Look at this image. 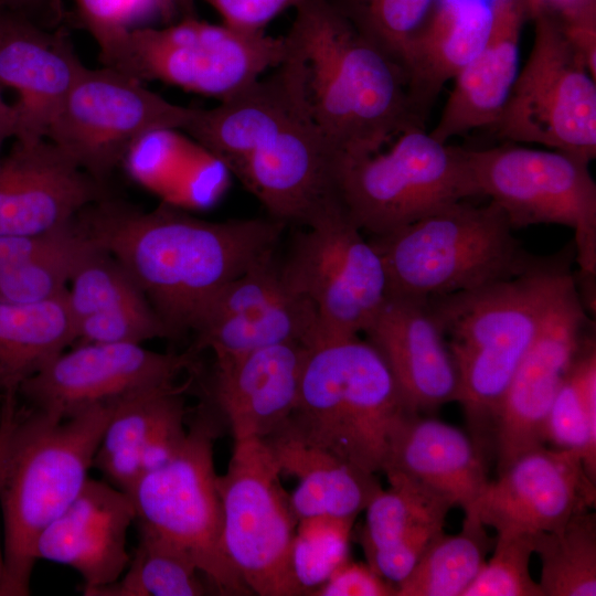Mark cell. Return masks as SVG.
Instances as JSON below:
<instances>
[{
  "instance_id": "cell-1",
  "label": "cell",
  "mask_w": 596,
  "mask_h": 596,
  "mask_svg": "<svg viewBox=\"0 0 596 596\" xmlns=\"http://www.w3.org/2000/svg\"><path fill=\"white\" fill-rule=\"evenodd\" d=\"M74 223L125 267L173 338L193 332L231 280L276 251L286 225L272 217L212 222L167 202L143 211L108 196Z\"/></svg>"
},
{
  "instance_id": "cell-2",
  "label": "cell",
  "mask_w": 596,
  "mask_h": 596,
  "mask_svg": "<svg viewBox=\"0 0 596 596\" xmlns=\"http://www.w3.org/2000/svg\"><path fill=\"white\" fill-rule=\"evenodd\" d=\"M183 131L284 224L304 226L340 200L341 157L313 121L283 62L217 106L193 108Z\"/></svg>"
},
{
  "instance_id": "cell-3",
  "label": "cell",
  "mask_w": 596,
  "mask_h": 596,
  "mask_svg": "<svg viewBox=\"0 0 596 596\" xmlns=\"http://www.w3.org/2000/svg\"><path fill=\"white\" fill-rule=\"evenodd\" d=\"M294 10L284 62L341 160L379 152L406 129L419 127L402 70L332 0H304Z\"/></svg>"
},
{
  "instance_id": "cell-4",
  "label": "cell",
  "mask_w": 596,
  "mask_h": 596,
  "mask_svg": "<svg viewBox=\"0 0 596 596\" xmlns=\"http://www.w3.org/2000/svg\"><path fill=\"white\" fill-rule=\"evenodd\" d=\"M573 258L574 245L557 256L535 258L513 277L427 299L458 370V402L475 429L494 425L520 362L575 283Z\"/></svg>"
},
{
  "instance_id": "cell-5",
  "label": "cell",
  "mask_w": 596,
  "mask_h": 596,
  "mask_svg": "<svg viewBox=\"0 0 596 596\" xmlns=\"http://www.w3.org/2000/svg\"><path fill=\"white\" fill-rule=\"evenodd\" d=\"M115 400L63 418L18 404L0 473V596H26L42 531L77 497L93 468Z\"/></svg>"
},
{
  "instance_id": "cell-6",
  "label": "cell",
  "mask_w": 596,
  "mask_h": 596,
  "mask_svg": "<svg viewBox=\"0 0 596 596\" xmlns=\"http://www.w3.org/2000/svg\"><path fill=\"white\" fill-rule=\"evenodd\" d=\"M408 413L371 343L359 336L328 338L309 345L298 400L283 429L376 473L393 429Z\"/></svg>"
},
{
  "instance_id": "cell-7",
  "label": "cell",
  "mask_w": 596,
  "mask_h": 596,
  "mask_svg": "<svg viewBox=\"0 0 596 596\" xmlns=\"http://www.w3.org/2000/svg\"><path fill=\"white\" fill-rule=\"evenodd\" d=\"M493 201L453 203L370 241L380 253L389 295L428 299L513 277L535 257L512 234Z\"/></svg>"
},
{
  "instance_id": "cell-8",
  "label": "cell",
  "mask_w": 596,
  "mask_h": 596,
  "mask_svg": "<svg viewBox=\"0 0 596 596\" xmlns=\"http://www.w3.org/2000/svg\"><path fill=\"white\" fill-rule=\"evenodd\" d=\"M219 419L203 401L179 450L163 465L142 473L127 494L138 526L187 553L214 592L249 595L222 544L223 511L214 466Z\"/></svg>"
},
{
  "instance_id": "cell-9",
  "label": "cell",
  "mask_w": 596,
  "mask_h": 596,
  "mask_svg": "<svg viewBox=\"0 0 596 596\" xmlns=\"http://www.w3.org/2000/svg\"><path fill=\"white\" fill-rule=\"evenodd\" d=\"M338 192L350 219L370 236L480 195L468 149L441 142L422 127L406 129L384 151L341 160Z\"/></svg>"
},
{
  "instance_id": "cell-10",
  "label": "cell",
  "mask_w": 596,
  "mask_h": 596,
  "mask_svg": "<svg viewBox=\"0 0 596 596\" xmlns=\"http://www.w3.org/2000/svg\"><path fill=\"white\" fill-rule=\"evenodd\" d=\"M286 53L284 35L189 14L163 28H134L100 58L140 82L159 81L222 102L277 67Z\"/></svg>"
},
{
  "instance_id": "cell-11",
  "label": "cell",
  "mask_w": 596,
  "mask_h": 596,
  "mask_svg": "<svg viewBox=\"0 0 596 596\" xmlns=\"http://www.w3.org/2000/svg\"><path fill=\"white\" fill-rule=\"evenodd\" d=\"M280 475L267 443L244 438L235 440L227 470L217 476L224 553L259 596L302 595L291 567L299 520Z\"/></svg>"
},
{
  "instance_id": "cell-12",
  "label": "cell",
  "mask_w": 596,
  "mask_h": 596,
  "mask_svg": "<svg viewBox=\"0 0 596 596\" xmlns=\"http://www.w3.org/2000/svg\"><path fill=\"white\" fill-rule=\"evenodd\" d=\"M304 226L280 264L290 287L315 310L318 340L363 333L389 295L380 253L341 201Z\"/></svg>"
},
{
  "instance_id": "cell-13",
  "label": "cell",
  "mask_w": 596,
  "mask_h": 596,
  "mask_svg": "<svg viewBox=\"0 0 596 596\" xmlns=\"http://www.w3.org/2000/svg\"><path fill=\"white\" fill-rule=\"evenodd\" d=\"M530 54L490 127L505 142L534 143L592 162L596 157V78L547 17H536Z\"/></svg>"
},
{
  "instance_id": "cell-14",
  "label": "cell",
  "mask_w": 596,
  "mask_h": 596,
  "mask_svg": "<svg viewBox=\"0 0 596 596\" xmlns=\"http://www.w3.org/2000/svg\"><path fill=\"white\" fill-rule=\"evenodd\" d=\"M480 195L493 201L513 230L558 224L574 231L582 276L596 274V183L589 163L554 149L505 142L468 149Z\"/></svg>"
},
{
  "instance_id": "cell-15",
  "label": "cell",
  "mask_w": 596,
  "mask_h": 596,
  "mask_svg": "<svg viewBox=\"0 0 596 596\" xmlns=\"http://www.w3.org/2000/svg\"><path fill=\"white\" fill-rule=\"evenodd\" d=\"M192 113V107L167 100L118 70L85 66L56 109L45 139L104 182L139 138L156 129L183 130Z\"/></svg>"
},
{
  "instance_id": "cell-16",
  "label": "cell",
  "mask_w": 596,
  "mask_h": 596,
  "mask_svg": "<svg viewBox=\"0 0 596 596\" xmlns=\"http://www.w3.org/2000/svg\"><path fill=\"white\" fill-rule=\"evenodd\" d=\"M198 354L162 353L138 343H76L18 390L28 405L63 418L140 390L175 384L199 370Z\"/></svg>"
},
{
  "instance_id": "cell-17",
  "label": "cell",
  "mask_w": 596,
  "mask_h": 596,
  "mask_svg": "<svg viewBox=\"0 0 596 596\" xmlns=\"http://www.w3.org/2000/svg\"><path fill=\"white\" fill-rule=\"evenodd\" d=\"M191 349L231 359L266 347L319 338L311 305L285 279L275 251L231 280L212 300Z\"/></svg>"
},
{
  "instance_id": "cell-18",
  "label": "cell",
  "mask_w": 596,
  "mask_h": 596,
  "mask_svg": "<svg viewBox=\"0 0 596 596\" xmlns=\"http://www.w3.org/2000/svg\"><path fill=\"white\" fill-rule=\"evenodd\" d=\"M589 336L592 321L575 280L553 307L501 401L493 425L498 470L543 445L551 404Z\"/></svg>"
},
{
  "instance_id": "cell-19",
  "label": "cell",
  "mask_w": 596,
  "mask_h": 596,
  "mask_svg": "<svg viewBox=\"0 0 596 596\" xmlns=\"http://www.w3.org/2000/svg\"><path fill=\"white\" fill-rule=\"evenodd\" d=\"M595 485L577 453L542 445L499 470L467 513L497 534L552 532L594 505Z\"/></svg>"
},
{
  "instance_id": "cell-20",
  "label": "cell",
  "mask_w": 596,
  "mask_h": 596,
  "mask_svg": "<svg viewBox=\"0 0 596 596\" xmlns=\"http://www.w3.org/2000/svg\"><path fill=\"white\" fill-rule=\"evenodd\" d=\"M106 196L103 182L50 140L15 139L0 159V235L55 233Z\"/></svg>"
},
{
  "instance_id": "cell-21",
  "label": "cell",
  "mask_w": 596,
  "mask_h": 596,
  "mask_svg": "<svg viewBox=\"0 0 596 596\" xmlns=\"http://www.w3.org/2000/svg\"><path fill=\"white\" fill-rule=\"evenodd\" d=\"M309 345L280 343L214 360L205 402L230 426L234 440L265 439L288 423L296 406Z\"/></svg>"
},
{
  "instance_id": "cell-22",
  "label": "cell",
  "mask_w": 596,
  "mask_h": 596,
  "mask_svg": "<svg viewBox=\"0 0 596 596\" xmlns=\"http://www.w3.org/2000/svg\"><path fill=\"white\" fill-rule=\"evenodd\" d=\"M412 413L459 398V374L427 299L387 295L364 329Z\"/></svg>"
},
{
  "instance_id": "cell-23",
  "label": "cell",
  "mask_w": 596,
  "mask_h": 596,
  "mask_svg": "<svg viewBox=\"0 0 596 596\" xmlns=\"http://www.w3.org/2000/svg\"><path fill=\"white\" fill-rule=\"evenodd\" d=\"M136 521L130 497L106 480L88 478L73 502L40 534L36 560L68 566L94 596L127 568V535Z\"/></svg>"
},
{
  "instance_id": "cell-24",
  "label": "cell",
  "mask_w": 596,
  "mask_h": 596,
  "mask_svg": "<svg viewBox=\"0 0 596 596\" xmlns=\"http://www.w3.org/2000/svg\"><path fill=\"white\" fill-rule=\"evenodd\" d=\"M85 66L66 35L0 11V87L18 94L15 139H44L62 99Z\"/></svg>"
},
{
  "instance_id": "cell-25",
  "label": "cell",
  "mask_w": 596,
  "mask_h": 596,
  "mask_svg": "<svg viewBox=\"0 0 596 596\" xmlns=\"http://www.w3.org/2000/svg\"><path fill=\"white\" fill-rule=\"evenodd\" d=\"M192 379L115 398L93 467L116 488L130 490L138 478L181 447L188 425L184 394Z\"/></svg>"
},
{
  "instance_id": "cell-26",
  "label": "cell",
  "mask_w": 596,
  "mask_h": 596,
  "mask_svg": "<svg viewBox=\"0 0 596 596\" xmlns=\"http://www.w3.org/2000/svg\"><path fill=\"white\" fill-rule=\"evenodd\" d=\"M469 512L487 482L477 441L445 422L406 414L392 432L382 470Z\"/></svg>"
},
{
  "instance_id": "cell-27",
  "label": "cell",
  "mask_w": 596,
  "mask_h": 596,
  "mask_svg": "<svg viewBox=\"0 0 596 596\" xmlns=\"http://www.w3.org/2000/svg\"><path fill=\"white\" fill-rule=\"evenodd\" d=\"M492 23L479 52L455 76L453 89L430 135L441 142L498 119L520 71L526 19L521 0H491Z\"/></svg>"
},
{
  "instance_id": "cell-28",
  "label": "cell",
  "mask_w": 596,
  "mask_h": 596,
  "mask_svg": "<svg viewBox=\"0 0 596 596\" xmlns=\"http://www.w3.org/2000/svg\"><path fill=\"white\" fill-rule=\"evenodd\" d=\"M491 23V1H438L412 39L402 65L417 126L425 128L440 91L483 46Z\"/></svg>"
},
{
  "instance_id": "cell-29",
  "label": "cell",
  "mask_w": 596,
  "mask_h": 596,
  "mask_svg": "<svg viewBox=\"0 0 596 596\" xmlns=\"http://www.w3.org/2000/svg\"><path fill=\"white\" fill-rule=\"evenodd\" d=\"M281 475L298 479L290 494L299 519L313 515L356 518L382 488L368 472L285 429L264 439Z\"/></svg>"
},
{
  "instance_id": "cell-30",
  "label": "cell",
  "mask_w": 596,
  "mask_h": 596,
  "mask_svg": "<svg viewBox=\"0 0 596 596\" xmlns=\"http://www.w3.org/2000/svg\"><path fill=\"white\" fill-rule=\"evenodd\" d=\"M75 342L65 292L36 304L0 301V398Z\"/></svg>"
},
{
  "instance_id": "cell-31",
  "label": "cell",
  "mask_w": 596,
  "mask_h": 596,
  "mask_svg": "<svg viewBox=\"0 0 596 596\" xmlns=\"http://www.w3.org/2000/svg\"><path fill=\"white\" fill-rule=\"evenodd\" d=\"M490 547L486 526L465 514L456 534L439 532L427 545L409 575L396 587V596H462L473 582Z\"/></svg>"
},
{
  "instance_id": "cell-32",
  "label": "cell",
  "mask_w": 596,
  "mask_h": 596,
  "mask_svg": "<svg viewBox=\"0 0 596 596\" xmlns=\"http://www.w3.org/2000/svg\"><path fill=\"white\" fill-rule=\"evenodd\" d=\"M545 440L577 453L596 482V348L594 334L581 348L549 409Z\"/></svg>"
},
{
  "instance_id": "cell-33",
  "label": "cell",
  "mask_w": 596,
  "mask_h": 596,
  "mask_svg": "<svg viewBox=\"0 0 596 596\" xmlns=\"http://www.w3.org/2000/svg\"><path fill=\"white\" fill-rule=\"evenodd\" d=\"M138 530L127 568L94 596H202L212 589L187 553L149 530Z\"/></svg>"
},
{
  "instance_id": "cell-34",
  "label": "cell",
  "mask_w": 596,
  "mask_h": 596,
  "mask_svg": "<svg viewBox=\"0 0 596 596\" xmlns=\"http://www.w3.org/2000/svg\"><path fill=\"white\" fill-rule=\"evenodd\" d=\"M544 596L596 595V514H574L560 530L532 534Z\"/></svg>"
},
{
  "instance_id": "cell-35",
  "label": "cell",
  "mask_w": 596,
  "mask_h": 596,
  "mask_svg": "<svg viewBox=\"0 0 596 596\" xmlns=\"http://www.w3.org/2000/svg\"><path fill=\"white\" fill-rule=\"evenodd\" d=\"M365 507V520L359 540L365 557L391 547L418 530L445 523L453 508L443 498L407 481L387 480Z\"/></svg>"
},
{
  "instance_id": "cell-36",
  "label": "cell",
  "mask_w": 596,
  "mask_h": 596,
  "mask_svg": "<svg viewBox=\"0 0 596 596\" xmlns=\"http://www.w3.org/2000/svg\"><path fill=\"white\" fill-rule=\"evenodd\" d=\"M65 302L73 328L87 317L151 306L125 267L94 243L72 273Z\"/></svg>"
},
{
  "instance_id": "cell-37",
  "label": "cell",
  "mask_w": 596,
  "mask_h": 596,
  "mask_svg": "<svg viewBox=\"0 0 596 596\" xmlns=\"http://www.w3.org/2000/svg\"><path fill=\"white\" fill-rule=\"evenodd\" d=\"M332 1L366 40L402 70L412 39L427 21L439 0Z\"/></svg>"
},
{
  "instance_id": "cell-38",
  "label": "cell",
  "mask_w": 596,
  "mask_h": 596,
  "mask_svg": "<svg viewBox=\"0 0 596 596\" xmlns=\"http://www.w3.org/2000/svg\"><path fill=\"white\" fill-rule=\"evenodd\" d=\"M355 519L333 515L299 519L291 546V567L302 595H311L350 558Z\"/></svg>"
},
{
  "instance_id": "cell-39",
  "label": "cell",
  "mask_w": 596,
  "mask_h": 596,
  "mask_svg": "<svg viewBox=\"0 0 596 596\" xmlns=\"http://www.w3.org/2000/svg\"><path fill=\"white\" fill-rule=\"evenodd\" d=\"M531 534H497L494 551L462 596H544L530 572Z\"/></svg>"
},
{
  "instance_id": "cell-40",
  "label": "cell",
  "mask_w": 596,
  "mask_h": 596,
  "mask_svg": "<svg viewBox=\"0 0 596 596\" xmlns=\"http://www.w3.org/2000/svg\"><path fill=\"white\" fill-rule=\"evenodd\" d=\"M200 148L177 129H156L135 142L124 163L136 179L163 195Z\"/></svg>"
},
{
  "instance_id": "cell-41",
  "label": "cell",
  "mask_w": 596,
  "mask_h": 596,
  "mask_svg": "<svg viewBox=\"0 0 596 596\" xmlns=\"http://www.w3.org/2000/svg\"><path fill=\"white\" fill-rule=\"evenodd\" d=\"M78 17L95 39L100 56L151 14L173 15L167 0H75Z\"/></svg>"
},
{
  "instance_id": "cell-42",
  "label": "cell",
  "mask_w": 596,
  "mask_h": 596,
  "mask_svg": "<svg viewBox=\"0 0 596 596\" xmlns=\"http://www.w3.org/2000/svg\"><path fill=\"white\" fill-rule=\"evenodd\" d=\"M230 171L202 146L182 173L166 191L163 202L178 207H205L225 191Z\"/></svg>"
},
{
  "instance_id": "cell-43",
  "label": "cell",
  "mask_w": 596,
  "mask_h": 596,
  "mask_svg": "<svg viewBox=\"0 0 596 596\" xmlns=\"http://www.w3.org/2000/svg\"><path fill=\"white\" fill-rule=\"evenodd\" d=\"M311 595L396 596V586L380 576L368 563L349 558Z\"/></svg>"
},
{
  "instance_id": "cell-44",
  "label": "cell",
  "mask_w": 596,
  "mask_h": 596,
  "mask_svg": "<svg viewBox=\"0 0 596 596\" xmlns=\"http://www.w3.org/2000/svg\"><path fill=\"white\" fill-rule=\"evenodd\" d=\"M77 234L74 221L65 228L40 236L0 235V277H3L23 264L53 252Z\"/></svg>"
},
{
  "instance_id": "cell-45",
  "label": "cell",
  "mask_w": 596,
  "mask_h": 596,
  "mask_svg": "<svg viewBox=\"0 0 596 596\" xmlns=\"http://www.w3.org/2000/svg\"><path fill=\"white\" fill-rule=\"evenodd\" d=\"M223 23L247 31L265 30L277 15L295 9L304 0H204Z\"/></svg>"
},
{
  "instance_id": "cell-46",
  "label": "cell",
  "mask_w": 596,
  "mask_h": 596,
  "mask_svg": "<svg viewBox=\"0 0 596 596\" xmlns=\"http://www.w3.org/2000/svg\"><path fill=\"white\" fill-rule=\"evenodd\" d=\"M526 18L543 15L561 29L596 25V0H521Z\"/></svg>"
},
{
  "instance_id": "cell-47",
  "label": "cell",
  "mask_w": 596,
  "mask_h": 596,
  "mask_svg": "<svg viewBox=\"0 0 596 596\" xmlns=\"http://www.w3.org/2000/svg\"><path fill=\"white\" fill-rule=\"evenodd\" d=\"M0 407V473L3 465V460L7 453L9 437L14 423L15 413L18 408V394L11 393L2 396ZM4 557H3V544L0 539V584L3 577Z\"/></svg>"
},
{
  "instance_id": "cell-48",
  "label": "cell",
  "mask_w": 596,
  "mask_h": 596,
  "mask_svg": "<svg viewBox=\"0 0 596 596\" xmlns=\"http://www.w3.org/2000/svg\"><path fill=\"white\" fill-rule=\"evenodd\" d=\"M1 88L2 87H0V150L7 139L12 137L15 138L18 134V116L14 105L6 102Z\"/></svg>"
},
{
  "instance_id": "cell-49",
  "label": "cell",
  "mask_w": 596,
  "mask_h": 596,
  "mask_svg": "<svg viewBox=\"0 0 596 596\" xmlns=\"http://www.w3.org/2000/svg\"><path fill=\"white\" fill-rule=\"evenodd\" d=\"M44 0H0V11L11 12L35 20V11ZM36 21V20H35Z\"/></svg>"
},
{
  "instance_id": "cell-50",
  "label": "cell",
  "mask_w": 596,
  "mask_h": 596,
  "mask_svg": "<svg viewBox=\"0 0 596 596\" xmlns=\"http://www.w3.org/2000/svg\"><path fill=\"white\" fill-rule=\"evenodd\" d=\"M167 2L171 8L173 14L177 11L182 10L183 12H185V15H189L191 12L193 0H167Z\"/></svg>"
}]
</instances>
